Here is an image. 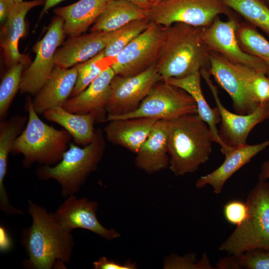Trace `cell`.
<instances>
[{
    "instance_id": "6da1fadb",
    "label": "cell",
    "mask_w": 269,
    "mask_h": 269,
    "mask_svg": "<svg viewBox=\"0 0 269 269\" xmlns=\"http://www.w3.org/2000/svg\"><path fill=\"white\" fill-rule=\"evenodd\" d=\"M31 225L23 230L21 244L27 258L23 266L30 269L65 268L75 245L71 233L56 221L53 213L31 200L28 201Z\"/></svg>"
},
{
    "instance_id": "7a4b0ae2",
    "label": "cell",
    "mask_w": 269,
    "mask_h": 269,
    "mask_svg": "<svg viewBox=\"0 0 269 269\" xmlns=\"http://www.w3.org/2000/svg\"><path fill=\"white\" fill-rule=\"evenodd\" d=\"M203 28L183 23L165 27V39L156 63L162 81L185 77L207 68L209 51L202 38Z\"/></svg>"
},
{
    "instance_id": "3957f363",
    "label": "cell",
    "mask_w": 269,
    "mask_h": 269,
    "mask_svg": "<svg viewBox=\"0 0 269 269\" xmlns=\"http://www.w3.org/2000/svg\"><path fill=\"white\" fill-rule=\"evenodd\" d=\"M214 137L197 114L169 121L168 148L169 169L176 176L195 172L208 161Z\"/></svg>"
},
{
    "instance_id": "277c9868",
    "label": "cell",
    "mask_w": 269,
    "mask_h": 269,
    "mask_svg": "<svg viewBox=\"0 0 269 269\" xmlns=\"http://www.w3.org/2000/svg\"><path fill=\"white\" fill-rule=\"evenodd\" d=\"M105 148L103 133L97 129L92 142L82 147L70 143L58 163L40 165L35 174L41 180H55L60 186L61 196L66 198L78 193L90 174L96 170Z\"/></svg>"
},
{
    "instance_id": "5b68a950",
    "label": "cell",
    "mask_w": 269,
    "mask_h": 269,
    "mask_svg": "<svg viewBox=\"0 0 269 269\" xmlns=\"http://www.w3.org/2000/svg\"><path fill=\"white\" fill-rule=\"evenodd\" d=\"M25 107L28 113L27 123L16 138L11 152L23 155L22 165L25 168L36 163L40 165L56 164L67 150L71 135L65 129H56L42 121L29 97Z\"/></svg>"
},
{
    "instance_id": "8992f818",
    "label": "cell",
    "mask_w": 269,
    "mask_h": 269,
    "mask_svg": "<svg viewBox=\"0 0 269 269\" xmlns=\"http://www.w3.org/2000/svg\"><path fill=\"white\" fill-rule=\"evenodd\" d=\"M248 216L219 247L229 255L254 249L269 250V182L260 181L247 197Z\"/></svg>"
},
{
    "instance_id": "52a82bcc",
    "label": "cell",
    "mask_w": 269,
    "mask_h": 269,
    "mask_svg": "<svg viewBox=\"0 0 269 269\" xmlns=\"http://www.w3.org/2000/svg\"><path fill=\"white\" fill-rule=\"evenodd\" d=\"M230 10L221 0H162L148 11L149 20L163 27L183 23L206 27L220 14L234 16Z\"/></svg>"
},
{
    "instance_id": "ba28073f",
    "label": "cell",
    "mask_w": 269,
    "mask_h": 269,
    "mask_svg": "<svg viewBox=\"0 0 269 269\" xmlns=\"http://www.w3.org/2000/svg\"><path fill=\"white\" fill-rule=\"evenodd\" d=\"M192 114H197L194 99L183 90L162 81L153 87L136 110L126 115L108 116L107 122L135 118L170 121Z\"/></svg>"
},
{
    "instance_id": "9c48e42d",
    "label": "cell",
    "mask_w": 269,
    "mask_h": 269,
    "mask_svg": "<svg viewBox=\"0 0 269 269\" xmlns=\"http://www.w3.org/2000/svg\"><path fill=\"white\" fill-rule=\"evenodd\" d=\"M165 37V27L150 21L146 29L116 56L112 67L116 75L132 76L156 65Z\"/></svg>"
},
{
    "instance_id": "30bf717a",
    "label": "cell",
    "mask_w": 269,
    "mask_h": 269,
    "mask_svg": "<svg viewBox=\"0 0 269 269\" xmlns=\"http://www.w3.org/2000/svg\"><path fill=\"white\" fill-rule=\"evenodd\" d=\"M65 35L64 20L56 15L43 37L33 47L35 57L22 73L19 87L21 94L35 96L44 86L56 65L55 54Z\"/></svg>"
},
{
    "instance_id": "8fae6325",
    "label": "cell",
    "mask_w": 269,
    "mask_h": 269,
    "mask_svg": "<svg viewBox=\"0 0 269 269\" xmlns=\"http://www.w3.org/2000/svg\"><path fill=\"white\" fill-rule=\"evenodd\" d=\"M161 81L156 65L129 77L115 75L110 84V94L106 106L108 116L130 113L139 107L153 87Z\"/></svg>"
},
{
    "instance_id": "7c38bea8",
    "label": "cell",
    "mask_w": 269,
    "mask_h": 269,
    "mask_svg": "<svg viewBox=\"0 0 269 269\" xmlns=\"http://www.w3.org/2000/svg\"><path fill=\"white\" fill-rule=\"evenodd\" d=\"M201 77L209 87L216 102L221 118L219 135L222 141L230 148H236L247 144L250 133L258 124L269 119V102L259 106L254 112L242 115L233 113L222 104L217 87L211 80L207 68L200 70Z\"/></svg>"
},
{
    "instance_id": "4fadbf2b",
    "label": "cell",
    "mask_w": 269,
    "mask_h": 269,
    "mask_svg": "<svg viewBox=\"0 0 269 269\" xmlns=\"http://www.w3.org/2000/svg\"><path fill=\"white\" fill-rule=\"evenodd\" d=\"M235 16L226 21L217 17L208 26L203 27L202 38L208 50L217 52L230 61L245 65L267 75V67L260 58L244 51L237 36L239 24Z\"/></svg>"
},
{
    "instance_id": "5bb4252c",
    "label": "cell",
    "mask_w": 269,
    "mask_h": 269,
    "mask_svg": "<svg viewBox=\"0 0 269 269\" xmlns=\"http://www.w3.org/2000/svg\"><path fill=\"white\" fill-rule=\"evenodd\" d=\"M53 215L58 223L67 231L76 229L91 231L111 241L120 234L113 229H108L99 221L96 215L98 203L85 197L78 198L73 194L65 198Z\"/></svg>"
},
{
    "instance_id": "9a60e30c",
    "label": "cell",
    "mask_w": 269,
    "mask_h": 269,
    "mask_svg": "<svg viewBox=\"0 0 269 269\" xmlns=\"http://www.w3.org/2000/svg\"><path fill=\"white\" fill-rule=\"evenodd\" d=\"M209 51L208 70L231 98L236 112L246 115L254 112L260 105L248 92L233 63L217 52Z\"/></svg>"
},
{
    "instance_id": "2e32d148",
    "label": "cell",
    "mask_w": 269,
    "mask_h": 269,
    "mask_svg": "<svg viewBox=\"0 0 269 269\" xmlns=\"http://www.w3.org/2000/svg\"><path fill=\"white\" fill-rule=\"evenodd\" d=\"M115 75L112 68H109L84 91L69 98L62 107L74 114H91L97 122H107L106 106L110 94L111 82Z\"/></svg>"
},
{
    "instance_id": "e0dca14e",
    "label": "cell",
    "mask_w": 269,
    "mask_h": 269,
    "mask_svg": "<svg viewBox=\"0 0 269 269\" xmlns=\"http://www.w3.org/2000/svg\"><path fill=\"white\" fill-rule=\"evenodd\" d=\"M45 0H32L15 3L0 31V44L6 66L9 68L20 62H28V58L19 51V40L26 31L25 17L32 8L44 5Z\"/></svg>"
},
{
    "instance_id": "ac0fdd59",
    "label": "cell",
    "mask_w": 269,
    "mask_h": 269,
    "mask_svg": "<svg viewBox=\"0 0 269 269\" xmlns=\"http://www.w3.org/2000/svg\"><path fill=\"white\" fill-rule=\"evenodd\" d=\"M269 146V139L255 144L247 143L232 148L224 154L225 160L218 168L197 179L196 187L201 189L210 185L215 194H220L226 181L235 172Z\"/></svg>"
},
{
    "instance_id": "d6986e66",
    "label": "cell",
    "mask_w": 269,
    "mask_h": 269,
    "mask_svg": "<svg viewBox=\"0 0 269 269\" xmlns=\"http://www.w3.org/2000/svg\"><path fill=\"white\" fill-rule=\"evenodd\" d=\"M113 31H91L88 34L70 37L55 52L56 65L69 68L84 62L104 50Z\"/></svg>"
},
{
    "instance_id": "ffe728a7",
    "label": "cell",
    "mask_w": 269,
    "mask_h": 269,
    "mask_svg": "<svg viewBox=\"0 0 269 269\" xmlns=\"http://www.w3.org/2000/svg\"><path fill=\"white\" fill-rule=\"evenodd\" d=\"M77 75L75 66L64 68L56 65L46 82L32 100L36 112L43 114L51 109L62 107L71 96Z\"/></svg>"
},
{
    "instance_id": "44dd1931",
    "label": "cell",
    "mask_w": 269,
    "mask_h": 269,
    "mask_svg": "<svg viewBox=\"0 0 269 269\" xmlns=\"http://www.w3.org/2000/svg\"><path fill=\"white\" fill-rule=\"evenodd\" d=\"M169 121L157 120L150 134L136 153V166L153 173L169 166L168 137Z\"/></svg>"
},
{
    "instance_id": "7402d4cb",
    "label": "cell",
    "mask_w": 269,
    "mask_h": 269,
    "mask_svg": "<svg viewBox=\"0 0 269 269\" xmlns=\"http://www.w3.org/2000/svg\"><path fill=\"white\" fill-rule=\"evenodd\" d=\"M157 121L147 118L113 120L108 121L104 132L108 141L136 153Z\"/></svg>"
},
{
    "instance_id": "603a6c76",
    "label": "cell",
    "mask_w": 269,
    "mask_h": 269,
    "mask_svg": "<svg viewBox=\"0 0 269 269\" xmlns=\"http://www.w3.org/2000/svg\"><path fill=\"white\" fill-rule=\"evenodd\" d=\"M106 0H79L71 4L56 8V15L64 20V30L70 37L86 32L105 9Z\"/></svg>"
},
{
    "instance_id": "cb8c5ba5",
    "label": "cell",
    "mask_w": 269,
    "mask_h": 269,
    "mask_svg": "<svg viewBox=\"0 0 269 269\" xmlns=\"http://www.w3.org/2000/svg\"><path fill=\"white\" fill-rule=\"evenodd\" d=\"M200 71L180 78H171L167 82L179 88L188 93L195 100L197 107V114L209 126L214 137V142L221 147L224 155L233 148L228 147L221 140L219 135L217 125L221 118L218 108H212L206 101L201 86Z\"/></svg>"
},
{
    "instance_id": "d4e9b609",
    "label": "cell",
    "mask_w": 269,
    "mask_h": 269,
    "mask_svg": "<svg viewBox=\"0 0 269 269\" xmlns=\"http://www.w3.org/2000/svg\"><path fill=\"white\" fill-rule=\"evenodd\" d=\"M43 115L47 120L59 124L66 130L76 144L86 146L95 138L96 121L91 114H74L59 107L46 111Z\"/></svg>"
},
{
    "instance_id": "484cf974",
    "label": "cell",
    "mask_w": 269,
    "mask_h": 269,
    "mask_svg": "<svg viewBox=\"0 0 269 269\" xmlns=\"http://www.w3.org/2000/svg\"><path fill=\"white\" fill-rule=\"evenodd\" d=\"M145 18H148L147 9L126 0H111L107 1L91 31H113L132 21Z\"/></svg>"
},
{
    "instance_id": "4316f807",
    "label": "cell",
    "mask_w": 269,
    "mask_h": 269,
    "mask_svg": "<svg viewBox=\"0 0 269 269\" xmlns=\"http://www.w3.org/2000/svg\"><path fill=\"white\" fill-rule=\"evenodd\" d=\"M27 118L15 115L0 123V187L4 188L7 173L8 156L12 152L14 142L26 125Z\"/></svg>"
},
{
    "instance_id": "83f0119b",
    "label": "cell",
    "mask_w": 269,
    "mask_h": 269,
    "mask_svg": "<svg viewBox=\"0 0 269 269\" xmlns=\"http://www.w3.org/2000/svg\"><path fill=\"white\" fill-rule=\"evenodd\" d=\"M228 8L242 16L249 24L269 36V7L262 0H221Z\"/></svg>"
},
{
    "instance_id": "f1b7e54d",
    "label": "cell",
    "mask_w": 269,
    "mask_h": 269,
    "mask_svg": "<svg viewBox=\"0 0 269 269\" xmlns=\"http://www.w3.org/2000/svg\"><path fill=\"white\" fill-rule=\"evenodd\" d=\"M237 36L244 51L260 58L265 63L267 69V76L269 78V41L256 27L249 23H239Z\"/></svg>"
},
{
    "instance_id": "f546056e",
    "label": "cell",
    "mask_w": 269,
    "mask_h": 269,
    "mask_svg": "<svg viewBox=\"0 0 269 269\" xmlns=\"http://www.w3.org/2000/svg\"><path fill=\"white\" fill-rule=\"evenodd\" d=\"M116 60V56H105L103 50L94 57L76 64L77 79L71 97L84 91L101 73L112 67Z\"/></svg>"
},
{
    "instance_id": "4dcf8cb0",
    "label": "cell",
    "mask_w": 269,
    "mask_h": 269,
    "mask_svg": "<svg viewBox=\"0 0 269 269\" xmlns=\"http://www.w3.org/2000/svg\"><path fill=\"white\" fill-rule=\"evenodd\" d=\"M217 269H269V250L254 249L220 259Z\"/></svg>"
},
{
    "instance_id": "1f68e13d",
    "label": "cell",
    "mask_w": 269,
    "mask_h": 269,
    "mask_svg": "<svg viewBox=\"0 0 269 269\" xmlns=\"http://www.w3.org/2000/svg\"><path fill=\"white\" fill-rule=\"evenodd\" d=\"M233 64L254 100L259 105L269 102V78L266 74L245 65Z\"/></svg>"
},
{
    "instance_id": "d6a6232c",
    "label": "cell",
    "mask_w": 269,
    "mask_h": 269,
    "mask_svg": "<svg viewBox=\"0 0 269 269\" xmlns=\"http://www.w3.org/2000/svg\"><path fill=\"white\" fill-rule=\"evenodd\" d=\"M150 22L148 18L136 20L113 31L111 39L103 50L105 56L116 57L131 41L146 29Z\"/></svg>"
},
{
    "instance_id": "836d02e7",
    "label": "cell",
    "mask_w": 269,
    "mask_h": 269,
    "mask_svg": "<svg viewBox=\"0 0 269 269\" xmlns=\"http://www.w3.org/2000/svg\"><path fill=\"white\" fill-rule=\"evenodd\" d=\"M28 62H20L10 67L0 84V119L4 120L10 105L19 90L23 70Z\"/></svg>"
},
{
    "instance_id": "e575fe53",
    "label": "cell",
    "mask_w": 269,
    "mask_h": 269,
    "mask_svg": "<svg viewBox=\"0 0 269 269\" xmlns=\"http://www.w3.org/2000/svg\"><path fill=\"white\" fill-rule=\"evenodd\" d=\"M166 269H216L213 267L206 253L197 260L195 254H190L183 257L172 256L165 261Z\"/></svg>"
},
{
    "instance_id": "d590c367",
    "label": "cell",
    "mask_w": 269,
    "mask_h": 269,
    "mask_svg": "<svg viewBox=\"0 0 269 269\" xmlns=\"http://www.w3.org/2000/svg\"><path fill=\"white\" fill-rule=\"evenodd\" d=\"M223 212L226 220L237 227L243 223L247 218L248 205L246 202L241 200H231L224 205Z\"/></svg>"
},
{
    "instance_id": "8d00e7d4",
    "label": "cell",
    "mask_w": 269,
    "mask_h": 269,
    "mask_svg": "<svg viewBox=\"0 0 269 269\" xmlns=\"http://www.w3.org/2000/svg\"><path fill=\"white\" fill-rule=\"evenodd\" d=\"M94 269H134L136 266L135 263L128 261L125 263H120L106 257H101L92 264Z\"/></svg>"
},
{
    "instance_id": "74e56055",
    "label": "cell",
    "mask_w": 269,
    "mask_h": 269,
    "mask_svg": "<svg viewBox=\"0 0 269 269\" xmlns=\"http://www.w3.org/2000/svg\"><path fill=\"white\" fill-rule=\"evenodd\" d=\"M15 3L14 0H0V20L1 22L6 21Z\"/></svg>"
},
{
    "instance_id": "f35d334b",
    "label": "cell",
    "mask_w": 269,
    "mask_h": 269,
    "mask_svg": "<svg viewBox=\"0 0 269 269\" xmlns=\"http://www.w3.org/2000/svg\"><path fill=\"white\" fill-rule=\"evenodd\" d=\"M0 251H3L9 248L10 245V242L8 235L7 234L6 232H5L6 231L4 230L3 227H0Z\"/></svg>"
},
{
    "instance_id": "ab89813d",
    "label": "cell",
    "mask_w": 269,
    "mask_h": 269,
    "mask_svg": "<svg viewBox=\"0 0 269 269\" xmlns=\"http://www.w3.org/2000/svg\"><path fill=\"white\" fill-rule=\"evenodd\" d=\"M258 178L259 180L260 181L269 180V160H266L262 163Z\"/></svg>"
},
{
    "instance_id": "60d3db41",
    "label": "cell",
    "mask_w": 269,
    "mask_h": 269,
    "mask_svg": "<svg viewBox=\"0 0 269 269\" xmlns=\"http://www.w3.org/2000/svg\"><path fill=\"white\" fill-rule=\"evenodd\" d=\"M64 0H45V4L40 14L39 19L41 18L43 15L50 8L59 4Z\"/></svg>"
},
{
    "instance_id": "b9f144b4",
    "label": "cell",
    "mask_w": 269,
    "mask_h": 269,
    "mask_svg": "<svg viewBox=\"0 0 269 269\" xmlns=\"http://www.w3.org/2000/svg\"><path fill=\"white\" fill-rule=\"evenodd\" d=\"M107 1L115 0H106ZM132 2L137 6L145 9L148 10L151 3L150 0H126Z\"/></svg>"
},
{
    "instance_id": "7bdbcfd3",
    "label": "cell",
    "mask_w": 269,
    "mask_h": 269,
    "mask_svg": "<svg viewBox=\"0 0 269 269\" xmlns=\"http://www.w3.org/2000/svg\"><path fill=\"white\" fill-rule=\"evenodd\" d=\"M161 0H150V1L151 3H156V2L160 1Z\"/></svg>"
},
{
    "instance_id": "ee69618b",
    "label": "cell",
    "mask_w": 269,
    "mask_h": 269,
    "mask_svg": "<svg viewBox=\"0 0 269 269\" xmlns=\"http://www.w3.org/2000/svg\"><path fill=\"white\" fill-rule=\"evenodd\" d=\"M262 0L269 7V0Z\"/></svg>"
},
{
    "instance_id": "f6af8a7d",
    "label": "cell",
    "mask_w": 269,
    "mask_h": 269,
    "mask_svg": "<svg viewBox=\"0 0 269 269\" xmlns=\"http://www.w3.org/2000/svg\"><path fill=\"white\" fill-rule=\"evenodd\" d=\"M15 3L20 2L23 1V0H14Z\"/></svg>"
}]
</instances>
